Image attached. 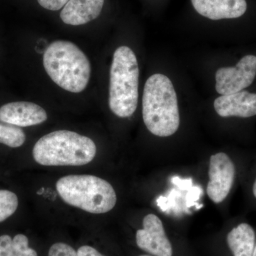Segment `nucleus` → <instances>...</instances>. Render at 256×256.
Here are the masks:
<instances>
[{"instance_id":"nucleus-1","label":"nucleus","mask_w":256,"mask_h":256,"mask_svg":"<svg viewBox=\"0 0 256 256\" xmlns=\"http://www.w3.org/2000/svg\"><path fill=\"white\" fill-rule=\"evenodd\" d=\"M142 118L148 130L158 137H169L178 130V96L166 76L156 74L146 80L142 96Z\"/></svg>"},{"instance_id":"nucleus-2","label":"nucleus","mask_w":256,"mask_h":256,"mask_svg":"<svg viewBox=\"0 0 256 256\" xmlns=\"http://www.w3.org/2000/svg\"><path fill=\"white\" fill-rule=\"evenodd\" d=\"M90 138L69 130H57L40 138L34 146V160L43 166H82L95 158Z\"/></svg>"},{"instance_id":"nucleus-3","label":"nucleus","mask_w":256,"mask_h":256,"mask_svg":"<svg viewBox=\"0 0 256 256\" xmlns=\"http://www.w3.org/2000/svg\"><path fill=\"white\" fill-rule=\"evenodd\" d=\"M43 63L50 79L64 90L78 94L87 87L92 72L90 62L75 44L52 42L44 54Z\"/></svg>"},{"instance_id":"nucleus-4","label":"nucleus","mask_w":256,"mask_h":256,"mask_svg":"<svg viewBox=\"0 0 256 256\" xmlns=\"http://www.w3.org/2000/svg\"><path fill=\"white\" fill-rule=\"evenodd\" d=\"M56 188L67 204L94 214L108 213L117 203V195L112 185L94 175L63 176L57 181Z\"/></svg>"},{"instance_id":"nucleus-5","label":"nucleus","mask_w":256,"mask_h":256,"mask_svg":"<svg viewBox=\"0 0 256 256\" xmlns=\"http://www.w3.org/2000/svg\"><path fill=\"white\" fill-rule=\"evenodd\" d=\"M140 70L137 57L128 46L114 52L110 72L109 106L120 118H129L136 112L138 102Z\"/></svg>"},{"instance_id":"nucleus-6","label":"nucleus","mask_w":256,"mask_h":256,"mask_svg":"<svg viewBox=\"0 0 256 256\" xmlns=\"http://www.w3.org/2000/svg\"><path fill=\"white\" fill-rule=\"evenodd\" d=\"M256 76V56L242 57L234 67L220 68L216 73V90L220 95H230L250 86Z\"/></svg>"},{"instance_id":"nucleus-7","label":"nucleus","mask_w":256,"mask_h":256,"mask_svg":"<svg viewBox=\"0 0 256 256\" xmlns=\"http://www.w3.org/2000/svg\"><path fill=\"white\" fill-rule=\"evenodd\" d=\"M235 175V165L228 154L218 152L210 156L206 192L214 203H222L228 196Z\"/></svg>"},{"instance_id":"nucleus-8","label":"nucleus","mask_w":256,"mask_h":256,"mask_svg":"<svg viewBox=\"0 0 256 256\" xmlns=\"http://www.w3.org/2000/svg\"><path fill=\"white\" fill-rule=\"evenodd\" d=\"M142 225L143 228L136 232L138 246L154 256H172V246L159 217L150 214L144 216Z\"/></svg>"},{"instance_id":"nucleus-9","label":"nucleus","mask_w":256,"mask_h":256,"mask_svg":"<svg viewBox=\"0 0 256 256\" xmlns=\"http://www.w3.org/2000/svg\"><path fill=\"white\" fill-rule=\"evenodd\" d=\"M47 118L44 109L34 102H9L0 108V121L16 127L36 126L43 124Z\"/></svg>"},{"instance_id":"nucleus-10","label":"nucleus","mask_w":256,"mask_h":256,"mask_svg":"<svg viewBox=\"0 0 256 256\" xmlns=\"http://www.w3.org/2000/svg\"><path fill=\"white\" fill-rule=\"evenodd\" d=\"M222 117L250 118L256 116V94L242 90L217 98L214 104Z\"/></svg>"},{"instance_id":"nucleus-11","label":"nucleus","mask_w":256,"mask_h":256,"mask_svg":"<svg viewBox=\"0 0 256 256\" xmlns=\"http://www.w3.org/2000/svg\"><path fill=\"white\" fill-rule=\"evenodd\" d=\"M194 8L202 16L212 20L236 18L245 14L246 0H191Z\"/></svg>"},{"instance_id":"nucleus-12","label":"nucleus","mask_w":256,"mask_h":256,"mask_svg":"<svg viewBox=\"0 0 256 256\" xmlns=\"http://www.w3.org/2000/svg\"><path fill=\"white\" fill-rule=\"evenodd\" d=\"M104 4V0H69L60 12V18L66 24H85L100 15Z\"/></svg>"},{"instance_id":"nucleus-13","label":"nucleus","mask_w":256,"mask_h":256,"mask_svg":"<svg viewBox=\"0 0 256 256\" xmlns=\"http://www.w3.org/2000/svg\"><path fill=\"white\" fill-rule=\"evenodd\" d=\"M227 244L234 256H252L256 246L255 230L248 224H240L228 234Z\"/></svg>"},{"instance_id":"nucleus-14","label":"nucleus","mask_w":256,"mask_h":256,"mask_svg":"<svg viewBox=\"0 0 256 256\" xmlns=\"http://www.w3.org/2000/svg\"><path fill=\"white\" fill-rule=\"evenodd\" d=\"M0 256H38L28 246L26 236L20 234L12 238L9 235L0 236Z\"/></svg>"},{"instance_id":"nucleus-15","label":"nucleus","mask_w":256,"mask_h":256,"mask_svg":"<svg viewBox=\"0 0 256 256\" xmlns=\"http://www.w3.org/2000/svg\"><path fill=\"white\" fill-rule=\"evenodd\" d=\"M25 140L26 134L21 128L0 124V143L16 148L23 146Z\"/></svg>"},{"instance_id":"nucleus-16","label":"nucleus","mask_w":256,"mask_h":256,"mask_svg":"<svg viewBox=\"0 0 256 256\" xmlns=\"http://www.w3.org/2000/svg\"><path fill=\"white\" fill-rule=\"evenodd\" d=\"M18 206L16 194L9 190H0V223L14 214Z\"/></svg>"},{"instance_id":"nucleus-17","label":"nucleus","mask_w":256,"mask_h":256,"mask_svg":"<svg viewBox=\"0 0 256 256\" xmlns=\"http://www.w3.org/2000/svg\"><path fill=\"white\" fill-rule=\"evenodd\" d=\"M48 256H78L76 250L65 242H56L50 246Z\"/></svg>"},{"instance_id":"nucleus-18","label":"nucleus","mask_w":256,"mask_h":256,"mask_svg":"<svg viewBox=\"0 0 256 256\" xmlns=\"http://www.w3.org/2000/svg\"><path fill=\"white\" fill-rule=\"evenodd\" d=\"M42 8L50 11H57L64 8L69 0H37Z\"/></svg>"},{"instance_id":"nucleus-19","label":"nucleus","mask_w":256,"mask_h":256,"mask_svg":"<svg viewBox=\"0 0 256 256\" xmlns=\"http://www.w3.org/2000/svg\"><path fill=\"white\" fill-rule=\"evenodd\" d=\"M78 256H106L100 254L95 248L90 246H82L77 250Z\"/></svg>"},{"instance_id":"nucleus-20","label":"nucleus","mask_w":256,"mask_h":256,"mask_svg":"<svg viewBox=\"0 0 256 256\" xmlns=\"http://www.w3.org/2000/svg\"><path fill=\"white\" fill-rule=\"evenodd\" d=\"M252 194H254V196L256 198V178L254 183V186H252Z\"/></svg>"},{"instance_id":"nucleus-21","label":"nucleus","mask_w":256,"mask_h":256,"mask_svg":"<svg viewBox=\"0 0 256 256\" xmlns=\"http://www.w3.org/2000/svg\"><path fill=\"white\" fill-rule=\"evenodd\" d=\"M252 256H256V245L255 246V248H254V252H252Z\"/></svg>"},{"instance_id":"nucleus-22","label":"nucleus","mask_w":256,"mask_h":256,"mask_svg":"<svg viewBox=\"0 0 256 256\" xmlns=\"http://www.w3.org/2000/svg\"><path fill=\"white\" fill-rule=\"evenodd\" d=\"M149 256V255H142V256Z\"/></svg>"}]
</instances>
